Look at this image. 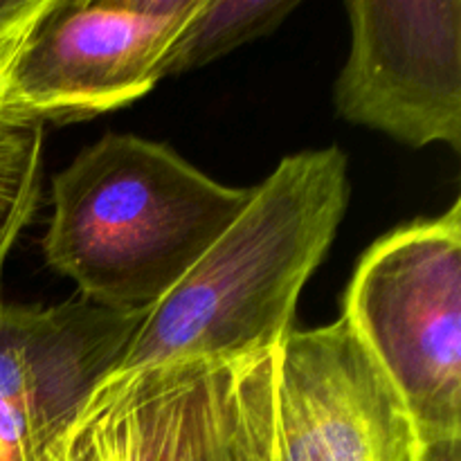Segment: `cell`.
<instances>
[{"label": "cell", "instance_id": "obj_1", "mask_svg": "<svg viewBox=\"0 0 461 461\" xmlns=\"http://www.w3.org/2000/svg\"><path fill=\"white\" fill-rule=\"evenodd\" d=\"M338 147L284 158L187 275L149 311L113 376L275 351L349 203Z\"/></svg>", "mask_w": 461, "mask_h": 461}, {"label": "cell", "instance_id": "obj_2", "mask_svg": "<svg viewBox=\"0 0 461 461\" xmlns=\"http://www.w3.org/2000/svg\"><path fill=\"white\" fill-rule=\"evenodd\" d=\"M250 196L167 144L106 133L54 176L45 261L95 304L151 311Z\"/></svg>", "mask_w": 461, "mask_h": 461}, {"label": "cell", "instance_id": "obj_3", "mask_svg": "<svg viewBox=\"0 0 461 461\" xmlns=\"http://www.w3.org/2000/svg\"><path fill=\"white\" fill-rule=\"evenodd\" d=\"M421 444L461 437V203L378 239L342 302Z\"/></svg>", "mask_w": 461, "mask_h": 461}, {"label": "cell", "instance_id": "obj_4", "mask_svg": "<svg viewBox=\"0 0 461 461\" xmlns=\"http://www.w3.org/2000/svg\"><path fill=\"white\" fill-rule=\"evenodd\" d=\"M201 0H52L0 102L41 122L102 115L144 97Z\"/></svg>", "mask_w": 461, "mask_h": 461}, {"label": "cell", "instance_id": "obj_5", "mask_svg": "<svg viewBox=\"0 0 461 461\" xmlns=\"http://www.w3.org/2000/svg\"><path fill=\"white\" fill-rule=\"evenodd\" d=\"M351 48L333 86L342 120L412 149L461 151L459 0H349Z\"/></svg>", "mask_w": 461, "mask_h": 461}, {"label": "cell", "instance_id": "obj_6", "mask_svg": "<svg viewBox=\"0 0 461 461\" xmlns=\"http://www.w3.org/2000/svg\"><path fill=\"white\" fill-rule=\"evenodd\" d=\"M403 396L345 318L275 351L273 461H419Z\"/></svg>", "mask_w": 461, "mask_h": 461}, {"label": "cell", "instance_id": "obj_7", "mask_svg": "<svg viewBox=\"0 0 461 461\" xmlns=\"http://www.w3.org/2000/svg\"><path fill=\"white\" fill-rule=\"evenodd\" d=\"M147 315L79 293L48 309L0 302V461H43L117 372Z\"/></svg>", "mask_w": 461, "mask_h": 461}, {"label": "cell", "instance_id": "obj_8", "mask_svg": "<svg viewBox=\"0 0 461 461\" xmlns=\"http://www.w3.org/2000/svg\"><path fill=\"white\" fill-rule=\"evenodd\" d=\"M207 365H156L106 378L43 461H171Z\"/></svg>", "mask_w": 461, "mask_h": 461}, {"label": "cell", "instance_id": "obj_9", "mask_svg": "<svg viewBox=\"0 0 461 461\" xmlns=\"http://www.w3.org/2000/svg\"><path fill=\"white\" fill-rule=\"evenodd\" d=\"M275 351L207 365L171 461H273Z\"/></svg>", "mask_w": 461, "mask_h": 461}, {"label": "cell", "instance_id": "obj_10", "mask_svg": "<svg viewBox=\"0 0 461 461\" xmlns=\"http://www.w3.org/2000/svg\"><path fill=\"white\" fill-rule=\"evenodd\" d=\"M295 0H201L167 50L158 77L198 70L282 25Z\"/></svg>", "mask_w": 461, "mask_h": 461}, {"label": "cell", "instance_id": "obj_11", "mask_svg": "<svg viewBox=\"0 0 461 461\" xmlns=\"http://www.w3.org/2000/svg\"><path fill=\"white\" fill-rule=\"evenodd\" d=\"M43 126L0 102V270L39 205Z\"/></svg>", "mask_w": 461, "mask_h": 461}, {"label": "cell", "instance_id": "obj_12", "mask_svg": "<svg viewBox=\"0 0 461 461\" xmlns=\"http://www.w3.org/2000/svg\"><path fill=\"white\" fill-rule=\"evenodd\" d=\"M52 0H0V95L23 45Z\"/></svg>", "mask_w": 461, "mask_h": 461}, {"label": "cell", "instance_id": "obj_13", "mask_svg": "<svg viewBox=\"0 0 461 461\" xmlns=\"http://www.w3.org/2000/svg\"><path fill=\"white\" fill-rule=\"evenodd\" d=\"M419 461H461V437L426 441L421 444Z\"/></svg>", "mask_w": 461, "mask_h": 461}]
</instances>
